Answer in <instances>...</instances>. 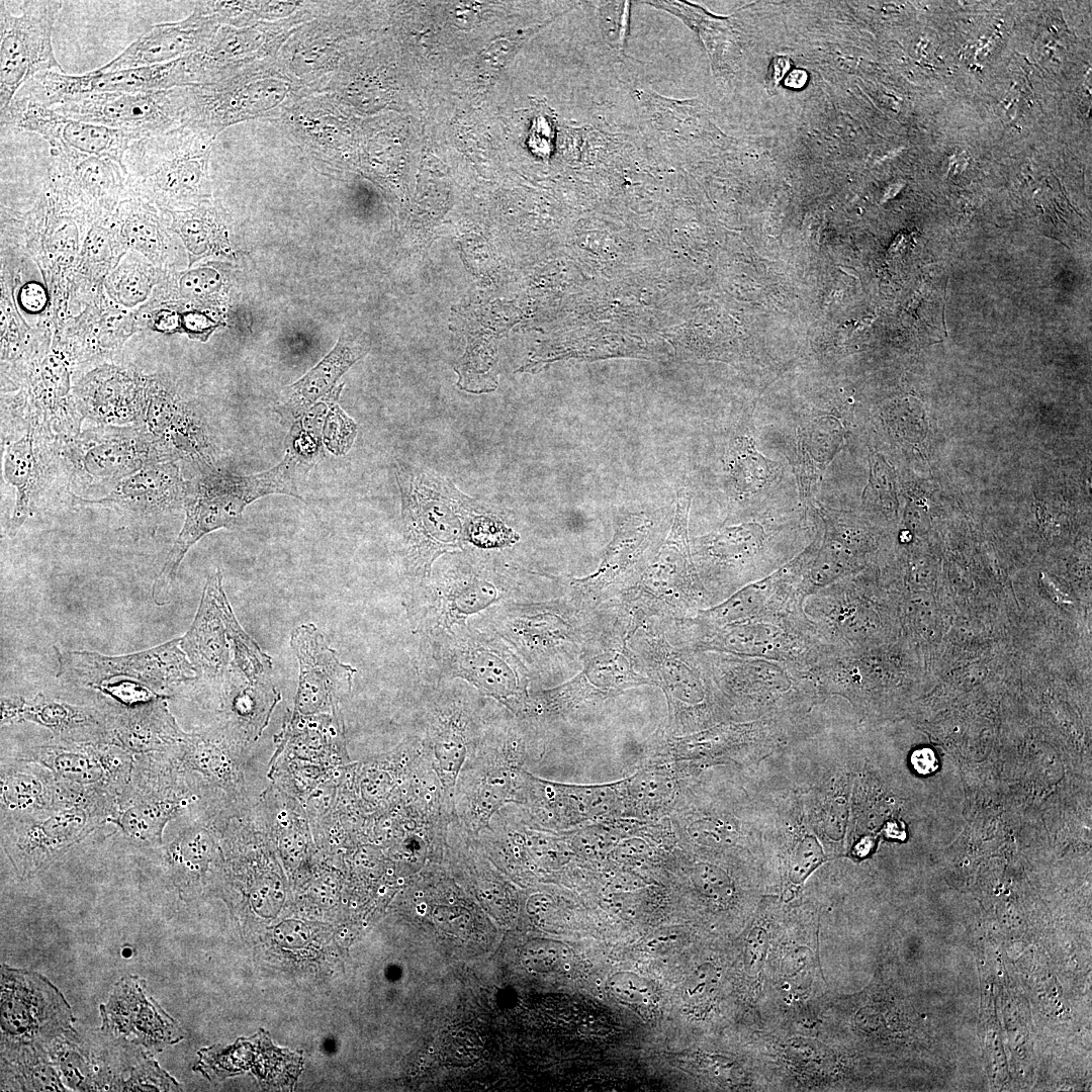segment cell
Returning <instances> with one entry per match:
<instances>
[{
    "label": "cell",
    "mask_w": 1092,
    "mask_h": 1092,
    "mask_svg": "<svg viewBox=\"0 0 1092 1092\" xmlns=\"http://www.w3.org/2000/svg\"><path fill=\"white\" fill-rule=\"evenodd\" d=\"M301 461L288 448L282 461L267 471L236 475L212 467L199 470L196 476L186 480L184 524L154 581V602L166 604L188 550L206 534L233 528L252 502L274 493L302 499L296 484Z\"/></svg>",
    "instance_id": "1"
},
{
    "label": "cell",
    "mask_w": 1092,
    "mask_h": 1092,
    "mask_svg": "<svg viewBox=\"0 0 1092 1092\" xmlns=\"http://www.w3.org/2000/svg\"><path fill=\"white\" fill-rule=\"evenodd\" d=\"M401 493L405 570L411 580L407 601L424 587L435 560L459 552L482 508L448 479L432 472L397 469Z\"/></svg>",
    "instance_id": "2"
},
{
    "label": "cell",
    "mask_w": 1092,
    "mask_h": 1092,
    "mask_svg": "<svg viewBox=\"0 0 1092 1092\" xmlns=\"http://www.w3.org/2000/svg\"><path fill=\"white\" fill-rule=\"evenodd\" d=\"M214 141L183 124L133 141L122 162L127 196L164 211L187 210L211 200Z\"/></svg>",
    "instance_id": "3"
},
{
    "label": "cell",
    "mask_w": 1092,
    "mask_h": 1092,
    "mask_svg": "<svg viewBox=\"0 0 1092 1092\" xmlns=\"http://www.w3.org/2000/svg\"><path fill=\"white\" fill-rule=\"evenodd\" d=\"M182 124L214 139L243 121L280 117L292 102L308 94L280 70L275 59L214 83L182 87Z\"/></svg>",
    "instance_id": "4"
},
{
    "label": "cell",
    "mask_w": 1092,
    "mask_h": 1092,
    "mask_svg": "<svg viewBox=\"0 0 1092 1092\" xmlns=\"http://www.w3.org/2000/svg\"><path fill=\"white\" fill-rule=\"evenodd\" d=\"M428 638L444 676L466 680L514 713L525 710L529 670L496 634L466 623Z\"/></svg>",
    "instance_id": "5"
},
{
    "label": "cell",
    "mask_w": 1092,
    "mask_h": 1092,
    "mask_svg": "<svg viewBox=\"0 0 1092 1092\" xmlns=\"http://www.w3.org/2000/svg\"><path fill=\"white\" fill-rule=\"evenodd\" d=\"M60 459L75 498L96 497L145 465L167 461L142 425L81 431L62 445Z\"/></svg>",
    "instance_id": "6"
},
{
    "label": "cell",
    "mask_w": 1092,
    "mask_h": 1092,
    "mask_svg": "<svg viewBox=\"0 0 1092 1092\" xmlns=\"http://www.w3.org/2000/svg\"><path fill=\"white\" fill-rule=\"evenodd\" d=\"M476 626L502 638L528 670L549 671L572 655L580 643L576 619L560 601H508L480 614Z\"/></svg>",
    "instance_id": "7"
},
{
    "label": "cell",
    "mask_w": 1092,
    "mask_h": 1092,
    "mask_svg": "<svg viewBox=\"0 0 1092 1092\" xmlns=\"http://www.w3.org/2000/svg\"><path fill=\"white\" fill-rule=\"evenodd\" d=\"M62 1H21L14 14L7 2L0 8V109L19 89L44 72H64L55 57L52 35Z\"/></svg>",
    "instance_id": "8"
},
{
    "label": "cell",
    "mask_w": 1092,
    "mask_h": 1092,
    "mask_svg": "<svg viewBox=\"0 0 1092 1092\" xmlns=\"http://www.w3.org/2000/svg\"><path fill=\"white\" fill-rule=\"evenodd\" d=\"M323 1L310 2L300 12L277 21L245 27L221 25L201 50L184 56L189 85L217 82L257 63L276 59L288 37L320 14Z\"/></svg>",
    "instance_id": "9"
},
{
    "label": "cell",
    "mask_w": 1092,
    "mask_h": 1092,
    "mask_svg": "<svg viewBox=\"0 0 1092 1092\" xmlns=\"http://www.w3.org/2000/svg\"><path fill=\"white\" fill-rule=\"evenodd\" d=\"M474 567H454L428 579L407 601L416 629L427 637L467 623V618L510 601L508 580Z\"/></svg>",
    "instance_id": "10"
},
{
    "label": "cell",
    "mask_w": 1092,
    "mask_h": 1092,
    "mask_svg": "<svg viewBox=\"0 0 1092 1092\" xmlns=\"http://www.w3.org/2000/svg\"><path fill=\"white\" fill-rule=\"evenodd\" d=\"M172 639L154 648L127 655L106 656L94 651L55 648L64 680L94 687L111 679H131L163 693L194 679L195 669L180 645Z\"/></svg>",
    "instance_id": "11"
},
{
    "label": "cell",
    "mask_w": 1092,
    "mask_h": 1092,
    "mask_svg": "<svg viewBox=\"0 0 1092 1092\" xmlns=\"http://www.w3.org/2000/svg\"><path fill=\"white\" fill-rule=\"evenodd\" d=\"M189 86L183 57L150 67L115 72L97 69L82 75L44 72L26 82L16 93L47 107L95 93H144Z\"/></svg>",
    "instance_id": "12"
},
{
    "label": "cell",
    "mask_w": 1092,
    "mask_h": 1092,
    "mask_svg": "<svg viewBox=\"0 0 1092 1092\" xmlns=\"http://www.w3.org/2000/svg\"><path fill=\"white\" fill-rule=\"evenodd\" d=\"M77 120L134 131L144 136L182 124V87L144 93H95L51 107Z\"/></svg>",
    "instance_id": "13"
},
{
    "label": "cell",
    "mask_w": 1092,
    "mask_h": 1092,
    "mask_svg": "<svg viewBox=\"0 0 1092 1092\" xmlns=\"http://www.w3.org/2000/svg\"><path fill=\"white\" fill-rule=\"evenodd\" d=\"M167 461H186L199 470L215 467L216 449L199 411L176 388L152 379L141 424Z\"/></svg>",
    "instance_id": "14"
},
{
    "label": "cell",
    "mask_w": 1092,
    "mask_h": 1092,
    "mask_svg": "<svg viewBox=\"0 0 1092 1092\" xmlns=\"http://www.w3.org/2000/svg\"><path fill=\"white\" fill-rule=\"evenodd\" d=\"M344 5L325 1L321 13L300 25L276 57L280 70L307 93L324 92L350 39Z\"/></svg>",
    "instance_id": "15"
},
{
    "label": "cell",
    "mask_w": 1092,
    "mask_h": 1092,
    "mask_svg": "<svg viewBox=\"0 0 1092 1092\" xmlns=\"http://www.w3.org/2000/svg\"><path fill=\"white\" fill-rule=\"evenodd\" d=\"M1 125L2 128L36 133L49 146H62L82 154L109 159L122 169L129 145L144 136L134 131L70 118L18 95L1 111Z\"/></svg>",
    "instance_id": "16"
},
{
    "label": "cell",
    "mask_w": 1092,
    "mask_h": 1092,
    "mask_svg": "<svg viewBox=\"0 0 1092 1092\" xmlns=\"http://www.w3.org/2000/svg\"><path fill=\"white\" fill-rule=\"evenodd\" d=\"M95 825L85 802L74 803L19 823L5 848L22 876L32 875L83 839Z\"/></svg>",
    "instance_id": "17"
},
{
    "label": "cell",
    "mask_w": 1092,
    "mask_h": 1092,
    "mask_svg": "<svg viewBox=\"0 0 1092 1092\" xmlns=\"http://www.w3.org/2000/svg\"><path fill=\"white\" fill-rule=\"evenodd\" d=\"M290 646L299 663L295 711L304 715L332 708L351 691L356 669L343 663L311 623L295 627Z\"/></svg>",
    "instance_id": "18"
},
{
    "label": "cell",
    "mask_w": 1092,
    "mask_h": 1092,
    "mask_svg": "<svg viewBox=\"0 0 1092 1092\" xmlns=\"http://www.w3.org/2000/svg\"><path fill=\"white\" fill-rule=\"evenodd\" d=\"M153 378L117 366H102L85 376L74 396L83 419L103 426L141 425Z\"/></svg>",
    "instance_id": "19"
},
{
    "label": "cell",
    "mask_w": 1092,
    "mask_h": 1092,
    "mask_svg": "<svg viewBox=\"0 0 1092 1092\" xmlns=\"http://www.w3.org/2000/svg\"><path fill=\"white\" fill-rule=\"evenodd\" d=\"M279 118L287 135L315 163L331 168L346 159L349 117L344 104L333 94L301 96Z\"/></svg>",
    "instance_id": "20"
},
{
    "label": "cell",
    "mask_w": 1092,
    "mask_h": 1092,
    "mask_svg": "<svg viewBox=\"0 0 1092 1092\" xmlns=\"http://www.w3.org/2000/svg\"><path fill=\"white\" fill-rule=\"evenodd\" d=\"M659 528L646 513H629L619 519L599 568L571 585L583 594H603L641 576L660 545Z\"/></svg>",
    "instance_id": "21"
},
{
    "label": "cell",
    "mask_w": 1092,
    "mask_h": 1092,
    "mask_svg": "<svg viewBox=\"0 0 1092 1092\" xmlns=\"http://www.w3.org/2000/svg\"><path fill=\"white\" fill-rule=\"evenodd\" d=\"M17 432L19 436L5 440L3 453L4 479L15 489L8 526L10 535L33 515L61 449L58 443L31 427Z\"/></svg>",
    "instance_id": "22"
},
{
    "label": "cell",
    "mask_w": 1092,
    "mask_h": 1092,
    "mask_svg": "<svg viewBox=\"0 0 1092 1092\" xmlns=\"http://www.w3.org/2000/svg\"><path fill=\"white\" fill-rule=\"evenodd\" d=\"M50 167L93 220L111 216L127 196L117 163L62 146H50Z\"/></svg>",
    "instance_id": "23"
},
{
    "label": "cell",
    "mask_w": 1092,
    "mask_h": 1092,
    "mask_svg": "<svg viewBox=\"0 0 1092 1092\" xmlns=\"http://www.w3.org/2000/svg\"><path fill=\"white\" fill-rule=\"evenodd\" d=\"M221 25L196 7L186 18L154 25L99 72L166 64L203 49Z\"/></svg>",
    "instance_id": "24"
},
{
    "label": "cell",
    "mask_w": 1092,
    "mask_h": 1092,
    "mask_svg": "<svg viewBox=\"0 0 1092 1092\" xmlns=\"http://www.w3.org/2000/svg\"><path fill=\"white\" fill-rule=\"evenodd\" d=\"M104 1028L113 1034L132 1037L150 1048H163L183 1038L180 1026L157 1002L147 997L144 984L135 977L124 978L101 1006Z\"/></svg>",
    "instance_id": "25"
},
{
    "label": "cell",
    "mask_w": 1092,
    "mask_h": 1092,
    "mask_svg": "<svg viewBox=\"0 0 1092 1092\" xmlns=\"http://www.w3.org/2000/svg\"><path fill=\"white\" fill-rule=\"evenodd\" d=\"M185 486L178 462L161 461L125 476L98 497L76 499L83 505L157 515L183 506Z\"/></svg>",
    "instance_id": "26"
},
{
    "label": "cell",
    "mask_w": 1092,
    "mask_h": 1092,
    "mask_svg": "<svg viewBox=\"0 0 1092 1092\" xmlns=\"http://www.w3.org/2000/svg\"><path fill=\"white\" fill-rule=\"evenodd\" d=\"M125 750L116 744H55L36 748L25 760L39 762L73 787H104L126 781L130 756Z\"/></svg>",
    "instance_id": "27"
},
{
    "label": "cell",
    "mask_w": 1092,
    "mask_h": 1092,
    "mask_svg": "<svg viewBox=\"0 0 1092 1092\" xmlns=\"http://www.w3.org/2000/svg\"><path fill=\"white\" fill-rule=\"evenodd\" d=\"M222 593V574L216 570L208 576L193 623L180 641L195 672L207 677L221 676L231 661Z\"/></svg>",
    "instance_id": "28"
},
{
    "label": "cell",
    "mask_w": 1092,
    "mask_h": 1092,
    "mask_svg": "<svg viewBox=\"0 0 1092 1092\" xmlns=\"http://www.w3.org/2000/svg\"><path fill=\"white\" fill-rule=\"evenodd\" d=\"M361 335L343 332L334 349L298 381L285 388L278 410L291 419L303 415L318 399L335 389L339 378L369 351Z\"/></svg>",
    "instance_id": "29"
},
{
    "label": "cell",
    "mask_w": 1092,
    "mask_h": 1092,
    "mask_svg": "<svg viewBox=\"0 0 1092 1092\" xmlns=\"http://www.w3.org/2000/svg\"><path fill=\"white\" fill-rule=\"evenodd\" d=\"M29 721L61 735H93L107 740V726L95 711L48 699L38 694L1 699V725Z\"/></svg>",
    "instance_id": "30"
},
{
    "label": "cell",
    "mask_w": 1092,
    "mask_h": 1092,
    "mask_svg": "<svg viewBox=\"0 0 1092 1092\" xmlns=\"http://www.w3.org/2000/svg\"><path fill=\"white\" fill-rule=\"evenodd\" d=\"M108 739L134 752L158 751L188 738L176 725L164 699L124 709L111 719Z\"/></svg>",
    "instance_id": "31"
},
{
    "label": "cell",
    "mask_w": 1092,
    "mask_h": 1092,
    "mask_svg": "<svg viewBox=\"0 0 1092 1092\" xmlns=\"http://www.w3.org/2000/svg\"><path fill=\"white\" fill-rule=\"evenodd\" d=\"M166 211L133 196H126L118 204L112 221L120 241L147 256L154 264L165 262L169 247V223Z\"/></svg>",
    "instance_id": "32"
},
{
    "label": "cell",
    "mask_w": 1092,
    "mask_h": 1092,
    "mask_svg": "<svg viewBox=\"0 0 1092 1092\" xmlns=\"http://www.w3.org/2000/svg\"><path fill=\"white\" fill-rule=\"evenodd\" d=\"M171 232L178 235L188 251L189 263L230 251L229 217L223 208L208 200L182 211H166Z\"/></svg>",
    "instance_id": "33"
},
{
    "label": "cell",
    "mask_w": 1092,
    "mask_h": 1092,
    "mask_svg": "<svg viewBox=\"0 0 1092 1092\" xmlns=\"http://www.w3.org/2000/svg\"><path fill=\"white\" fill-rule=\"evenodd\" d=\"M644 679L635 672L626 656L619 652H608L590 659L572 680L556 689L544 691L541 696L547 708L563 709L573 698L590 687L616 690L646 682Z\"/></svg>",
    "instance_id": "34"
},
{
    "label": "cell",
    "mask_w": 1092,
    "mask_h": 1092,
    "mask_svg": "<svg viewBox=\"0 0 1092 1092\" xmlns=\"http://www.w3.org/2000/svg\"><path fill=\"white\" fill-rule=\"evenodd\" d=\"M53 782L29 764L5 767L0 777L1 810L5 816L30 819L54 809Z\"/></svg>",
    "instance_id": "35"
},
{
    "label": "cell",
    "mask_w": 1092,
    "mask_h": 1092,
    "mask_svg": "<svg viewBox=\"0 0 1092 1092\" xmlns=\"http://www.w3.org/2000/svg\"><path fill=\"white\" fill-rule=\"evenodd\" d=\"M179 809V801L159 795L140 798L119 811L114 822L132 841L159 844L167 822Z\"/></svg>",
    "instance_id": "36"
},
{
    "label": "cell",
    "mask_w": 1092,
    "mask_h": 1092,
    "mask_svg": "<svg viewBox=\"0 0 1092 1092\" xmlns=\"http://www.w3.org/2000/svg\"><path fill=\"white\" fill-rule=\"evenodd\" d=\"M465 722L460 709L454 707L447 708L446 711L441 710L430 727L434 753L439 761L440 776L449 793L453 792L459 767L467 751Z\"/></svg>",
    "instance_id": "37"
},
{
    "label": "cell",
    "mask_w": 1092,
    "mask_h": 1092,
    "mask_svg": "<svg viewBox=\"0 0 1092 1092\" xmlns=\"http://www.w3.org/2000/svg\"><path fill=\"white\" fill-rule=\"evenodd\" d=\"M725 462L730 486L739 496L762 488L771 479L777 465L760 455L752 440L744 436L731 441Z\"/></svg>",
    "instance_id": "38"
},
{
    "label": "cell",
    "mask_w": 1092,
    "mask_h": 1092,
    "mask_svg": "<svg viewBox=\"0 0 1092 1092\" xmlns=\"http://www.w3.org/2000/svg\"><path fill=\"white\" fill-rule=\"evenodd\" d=\"M226 634L233 652L232 667L248 681L265 679L272 669V659L265 654L258 644L238 623L225 594L221 595Z\"/></svg>",
    "instance_id": "39"
},
{
    "label": "cell",
    "mask_w": 1092,
    "mask_h": 1092,
    "mask_svg": "<svg viewBox=\"0 0 1092 1092\" xmlns=\"http://www.w3.org/2000/svg\"><path fill=\"white\" fill-rule=\"evenodd\" d=\"M124 261L109 277V287L116 300L124 305L142 302L154 284L150 266Z\"/></svg>",
    "instance_id": "40"
},
{
    "label": "cell",
    "mask_w": 1092,
    "mask_h": 1092,
    "mask_svg": "<svg viewBox=\"0 0 1092 1092\" xmlns=\"http://www.w3.org/2000/svg\"><path fill=\"white\" fill-rule=\"evenodd\" d=\"M519 541V535L499 519L479 513L472 520L468 531V543L480 548H503Z\"/></svg>",
    "instance_id": "41"
},
{
    "label": "cell",
    "mask_w": 1092,
    "mask_h": 1092,
    "mask_svg": "<svg viewBox=\"0 0 1092 1092\" xmlns=\"http://www.w3.org/2000/svg\"><path fill=\"white\" fill-rule=\"evenodd\" d=\"M222 279L218 271L202 266L182 274L178 279L180 295L189 300L207 301L218 295Z\"/></svg>",
    "instance_id": "42"
},
{
    "label": "cell",
    "mask_w": 1092,
    "mask_h": 1092,
    "mask_svg": "<svg viewBox=\"0 0 1092 1092\" xmlns=\"http://www.w3.org/2000/svg\"><path fill=\"white\" fill-rule=\"evenodd\" d=\"M92 688L126 708L145 705L165 698V696L155 692L148 686L131 679H111Z\"/></svg>",
    "instance_id": "43"
},
{
    "label": "cell",
    "mask_w": 1092,
    "mask_h": 1092,
    "mask_svg": "<svg viewBox=\"0 0 1092 1092\" xmlns=\"http://www.w3.org/2000/svg\"><path fill=\"white\" fill-rule=\"evenodd\" d=\"M601 8V20L608 42L618 52L625 50L630 32V2H608Z\"/></svg>",
    "instance_id": "44"
},
{
    "label": "cell",
    "mask_w": 1092,
    "mask_h": 1092,
    "mask_svg": "<svg viewBox=\"0 0 1092 1092\" xmlns=\"http://www.w3.org/2000/svg\"><path fill=\"white\" fill-rule=\"evenodd\" d=\"M692 881L696 889L705 897L724 901L733 894V885L728 875L720 868L700 862L692 870Z\"/></svg>",
    "instance_id": "45"
},
{
    "label": "cell",
    "mask_w": 1092,
    "mask_h": 1092,
    "mask_svg": "<svg viewBox=\"0 0 1092 1092\" xmlns=\"http://www.w3.org/2000/svg\"><path fill=\"white\" fill-rule=\"evenodd\" d=\"M608 987L614 997L630 1005L647 1004L653 996L650 983L633 972L615 973L609 979Z\"/></svg>",
    "instance_id": "46"
},
{
    "label": "cell",
    "mask_w": 1092,
    "mask_h": 1092,
    "mask_svg": "<svg viewBox=\"0 0 1092 1092\" xmlns=\"http://www.w3.org/2000/svg\"><path fill=\"white\" fill-rule=\"evenodd\" d=\"M721 978L720 969L710 963L699 966L688 977L682 988V1000L687 1004H700L716 990Z\"/></svg>",
    "instance_id": "47"
},
{
    "label": "cell",
    "mask_w": 1092,
    "mask_h": 1092,
    "mask_svg": "<svg viewBox=\"0 0 1092 1092\" xmlns=\"http://www.w3.org/2000/svg\"><path fill=\"white\" fill-rule=\"evenodd\" d=\"M824 858L823 850L812 836H805L797 845L790 861L789 878L801 884Z\"/></svg>",
    "instance_id": "48"
},
{
    "label": "cell",
    "mask_w": 1092,
    "mask_h": 1092,
    "mask_svg": "<svg viewBox=\"0 0 1092 1092\" xmlns=\"http://www.w3.org/2000/svg\"><path fill=\"white\" fill-rule=\"evenodd\" d=\"M768 946L767 932L761 927L753 928L746 939L745 966L749 975H756L763 966Z\"/></svg>",
    "instance_id": "49"
},
{
    "label": "cell",
    "mask_w": 1092,
    "mask_h": 1092,
    "mask_svg": "<svg viewBox=\"0 0 1092 1092\" xmlns=\"http://www.w3.org/2000/svg\"><path fill=\"white\" fill-rule=\"evenodd\" d=\"M20 303L28 311H36L46 303V293L36 283H27L19 293Z\"/></svg>",
    "instance_id": "50"
},
{
    "label": "cell",
    "mask_w": 1092,
    "mask_h": 1092,
    "mask_svg": "<svg viewBox=\"0 0 1092 1092\" xmlns=\"http://www.w3.org/2000/svg\"><path fill=\"white\" fill-rule=\"evenodd\" d=\"M791 67L792 61L786 56H777L771 60L766 74V84L770 92L777 89Z\"/></svg>",
    "instance_id": "51"
},
{
    "label": "cell",
    "mask_w": 1092,
    "mask_h": 1092,
    "mask_svg": "<svg viewBox=\"0 0 1092 1092\" xmlns=\"http://www.w3.org/2000/svg\"><path fill=\"white\" fill-rule=\"evenodd\" d=\"M911 760L914 768L920 774H928L936 768V758L932 750L928 748L915 751Z\"/></svg>",
    "instance_id": "52"
},
{
    "label": "cell",
    "mask_w": 1092,
    "mask_h": 1092,
    "mask_svg": "<svg viewBox=\"0 0 1092 1092\" xmlns=\"http://www.w3.org/2000/svg\"><path fill=\"white\" fill-rule=\"evenodd\" d=\"M210 320L202 313L191 312L185 315L184 324L189 334L201 336L207 335L208 328L211 327Z\"/></svg>",
    "instance_id": "53"
},
{
    "label": "cell",
    "mask_w": 1092,
    "mask_h": 1092,
    "mask_svg": "<svg viewBox=\"0 0 1092 1092\" xmlns=\"http://www.w3.org/2000/svg\"><path fill=\"white\" fill-rule=\"evenodd\" d=\"M807 81L808 73L805 70L794 69L788 74L785 80V86L790 89L797 90L803 88L806 85Z\"/></svg>",
    "instance_id": "54"
},
{
    "label": "cell",
    "mask_w": 1092,
    "mask_h": 1092,
    "mask_svg": "<svg viewBox=\"0 0 1092 1092\" xmlns=\"http://www.w3.org/2000/svg\"><path fill=\"white\" fill-rule=\"evenodd\" d=\"M429 1051H430V1053H433V1051H434V1050H433L432 1048H430V1050H429Z\"/></svg>",
    "instance_id": "55"
}]
</instances>
